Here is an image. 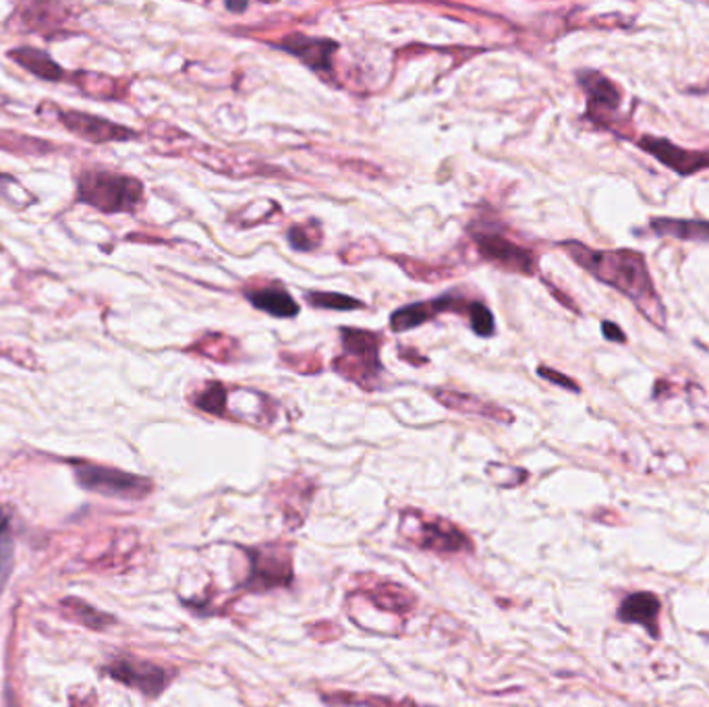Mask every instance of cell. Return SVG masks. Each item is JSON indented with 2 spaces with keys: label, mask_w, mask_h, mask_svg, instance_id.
Returning a JSON list of instances; mask_svg holds the SVG:
<instances>
[{
  "label": "cell",
  "mask_w": 709,
  "mask_h": 707,
  "mask_svg": "<svg viewBox=\"0 0 709 707\" xmlns=\"http://www.w3.org/2000/svg\"><path fill=\"white\" fill-rule=\"evenodd\" d=\"M560 248L594 279H598L599 283L612 286L620 295L629 299L656 329H666V310L647 270L644 253L632 250L599 252L579 241H565L560 243Z\"/></svg>",
  "instance_id": "1"
},
{
  "label": "cell",
  "mask_w": 709,
  "mask_h": 707,
  "mask_svg": "<svg viewBox=\"0 0 709 707\" xmlns=\"http://www.w3.org/2000/svg\"><path fill=\"white\" fill-rule=\"evenodd\" d=\"M78 202L102 214H131L142 205V181L107 169H83L78 174Z\"/></svg>",
  "instance_id": "2"
},
{
  "label": "cell",
  "mask_w": 709,
  "mask_h": 707,
  "mask_svg": "<svg viewBox=\"0 0 709 707\" xmlns=\"http://www.w3.org/2000/svg\"><path fill=\"white\" fill-rule=\"evenodd\" d=\"M401 535L419 551L434 552L440 556L473 552L472 537L458 529L455 523L442 517H427L417 511L401 513Z\"/></svg>",
  "instance_id": "3"
},
{
  "label": "cell",
  "mask_w": 709,
  "mask_h": 707,
  "mask_svg": "<svg viewBox=\"0 0 709 707\" xmlns=\"http://www.w3.org/2000/svg\"><path fill=\"white\" fill-rule=\"evenodd\" d=\"M247 554V577L241 587L250 594H266L272 589H286L295 582L293 570V546L286 542H274L253 548H241Z\"/></svg>",
  "instance_id": "4"
},
{
  "label": "cell",
  "mask_w": 709,
  "mask_h": 707,
  "mask_svg": "<svg viewBox=\"0 0 709 707\" xmlns=\"http://www.w3.org/2000/svg\"><path fill=\"white\" fill-rule=\"evenodd\" d=\"M341 339H343L345 355L334 362V370L348 380L357 382L367 391L374 388V382L382 374V363H379L382 336L376 332L343 329Z\"/></svg>",
  "instance_id": "5"
},
{
  "label": "cell",
  "mask_w": 709,
  "mask_h": 707,
  "mask_svg": "<svg viewBox=\"0 0 709 707\" xmlns=\"http://www.w3.org/2000/svg\"><path fill=\"white\" fill-rule=\"evenodd\" d=\"M73 473H75L79 486L83 489L109 496V498L142 501L154 489L152 479H148V477L121 472L114 467L94 465V463H73Z\"/></svg>",
  "instance_id": "6"
},
{
  "label": "cell",
  "mask_w": 709,
  "mask_h": 707,
  "mask_svg": "<svg viewBox=\"0 0 709 707\" xmlns=\"http://www.w3.org/2000/svg\"><path fill=\"white\" fill-rule=\"evenodd\" d=\"M104 675L111 676L117 683L143 693L150 699H156L174 680L176 673L169 670L154 661L142 658H114L104 666Z\"/></svg>",
  "instance_id": "7"
},
{
  "label": "cell",
  "mask_w": 709,
  "mask_h": 707,
  "mask_svg": "<svg viewBox=\"0 0 709 707\" xmlns=\"http://www.w3.org/2000/svg\"><path fill=\"white\" fill-rule=\"evenodd\" d=\"M472 236L477 252L482 253L484 260L498 267H505L508 272H517L525 276L536 274V255L510 241L508 236L498 235L494 231H473Z\"/></svg>",
  "instance_id": "8"
},
{
  "label": "cell",
  "mask_w": 709,
  "mask_h": 707,
  "mask_svg": "<svg viewBox=\"0 0 709 707\" xmlns=\"http://www.w3.org/2000/svg\"><path fill=\"white\" fill-rule=\"evenodd\" d=\"M637 145L649 156L662 162L666 169H670L672 173L680 176H691V174L709 171V150H687L670 140L654 138V135H644Z\"/></svg>",
  "instance_id": "9"
},
{
  "label": "cell",
  "mask_w": 709,
  "mask_h": 707,
  "mask_svg": "<svg viewBox=\"0 0 709 707\" xmlns=\"http://www.w3.org/2000/svg\"><path fill=\"white\" fill-rule=\"evenodd\" d=\"M473 303L475 301L457 297L455 293H448V295H442V297L432 299V301H424V303H411V305H405V307L394 312L393 317H391V329L394 332H407L411 329H417V326L426 324L429 320H434L442 312H457V314L469 317Z\"/></svg>",
  "instance_id": "10"
},
{
  "label": "cell",
  "mask_w": 709,
  "mask_h": 707,
  "mask_svg": "<svg viewBox=\"0 0 709 707\" xmlns=\"http://www.w3.org/2000/svg\"><path fill=\"white\" fill-rule=\"evenodd\" d=\"M579 85L587 95V117L596 123L612 119L622 104V90L599 71H579Z\"/></svg>",
  "instance_id": "11"
},
{
  "label": "cell",
  "mask_w": 709,
  "mask_h": 707,
  "mask_svg": "<svg viewBox=\"0 0 709 707\" xmlns=\"http://www.w3.org/2000/svg\"><path fill=\"white\" fill-rule=\"evenodd\" d=\"M63 123L73 135L92 143L126 142L135 140L138 133L133 129L107 121L102 117H94L88 112L64 111L59 114Z\"/></svg>",
  "instance_id": "12"
},
{
  "label": "cell",
  "mask_w": 709,
  "mask_h": 707,
  "mask_svg": "<svg viewBox=\"0 0 709 707\" xmlns=\"http://www.w3.org/2000/svg\"><path fill=\"white\" fill-rule=\"evenodd\" d=\"M278 47L284 52L297 57L300 61L307 64L314 71H331L332 57L336 54L338 44L328 38H310L303 33H288L283 42H278Z\"/></svg>",
  "instance_id": "13"
},
{
  "label": "cell",
  "mask_w": 709,
  "mask_h": 707,
  "mask_svg": "<svg viewBox=\"0 0 709 707\" xmlns=\"http://www.w3.org/2000/svg\"><path fill=\"white\" fill-rule=\"evenodd\" d=\"M660 613H662V602L660 597L651 592H637L622 599L620 608H618V618L627 625H639L654 637H660Z\"/></svg>",
  "instance_id": "14"
},
{
  "label": "cell",
  "mask_w": 709,
  "mask_h": 707,
  "mask_svg": "<svg viewBox=\"0 0 709 707\" xmlns=\"http://www.w3.org/2000/svg\"><path fill=\"white\" fill-rule=\"evenodd\" d=\"M245 297L253 307L274 315V317H295L300 314V305L283 284L274 283L266 286H253L245 291Z\"/></svg>",
  "instance_id": "15"
},
{
  "label": "cell",
  "mask_w": 709,
  "mask_h": 707,
  "mask_svg": "<svg viewBox=\"0 0 709 707\" xmlns=\"http://www.w3.org/2000/svg\"><path fill=\"white\" fill-rule=\"evenodd\" d=\"M434 396L440 401L444 407L458 411V413L479 415V417H488V420H494V422H506V424L513 422V415L508 411L500 410L498 405H492V403H484L477 396L453 393V391H436Z\"/></svg>",
  "instance_id": "16"
},
{
  "label": "cell",
  "mask_w": 709,
  "mask_h": 707,
  "mask_svg": "<svg viewBox=\"0 0 709 707\" xmlns=\"http://www.w3.org/2000/svg\"><path fill=\"white\" fill-rule=\"evenodd\" d=\"M9 59L16 61L19 67H23L26 71H30L36 78L47 79V81L64 79L63 67L54 63L52 57L44 50L28 47L13 48V50H9Z\"/></svg>",
  "instance_id": "17"
},
{
  "label": "cell",
  "mask_w": 709,
  "mask_h": 707,
  "mask_svg": "<svg viewBox=\"0 0 709 707\" xmlns=\"http://www.w3.org/2000/svg\"><path fill=\"white\" fill-rule=\"evenodd\" d=\"M362 592L369 596V599L374 602V606L379 608V610L405 614L413 610V606H415V596L411 594L407 587L396 585V583H379V585H374L369 589H362Z\"/></svg>",
  "instance_id": "18"
},
{
  "label": "cell",
  "mask_w": 709,
  "mask_h": 707,
  "mask_svg": "<svg viewBox=\"0 0 709 707\" xmlns=\"http://www.w3.org/2000/svg\"><path fill=\"white\" fill-rule=\"evenodd\" d=\"M651 231L656 235L672 236L680 241H699L709 243V222L706 221H677V219H651Z\"/></svg>",
  "instance_id": "19"
},
{
  "label": "cell",
  "mask_w": 709,
  "mask_h": 707,
  "mask_svg": "<svg viewBox=\"0 0 709 707\" xmlns=\"http://www.w3.org/2000/svg\"><path fill=\"white\" fill-rule=\"evenodd\" d=\"M64 613L69 614L73 620H78L79 625H85L90 629L102 630L111 627L114 623L111 614L94 610L92 606H88L85 602H79L75 597H69L61 602Z\"/></svg>",
  "instance_id": "20"
},
{
  "label": "cell",
  "mask_w": 709,
  "mask_h": 707,
  "mask_svg": "<svg viewBox=\"0 0 709 707\" xmlns=\"http://www.w3.org/2000/svg\"><path fill=\"white\" fill-rule=\"evenodd\" d=\"M191 401L197 410L216 415V417H226V413H229V393L221 382H207L204 388L195 394Z\"/></svg>",
  "instance_id": "21"
},
{
  "label": "cell",
  "mask_w": 709,
  "mask_h": 707,
  "mask_svg": "<svg viewBox=\"0 0 709 707\" xmlns=\"http://www.w3.org/2000/svg\"><path fill=\"white\" fill-rule=\"evenodd\" d=\"M286 239L295 252H314L315 248L322 243V229L315 221L303 222V224L291 226Z\"/></svg>",
  "instance_id": "22"
},
{
  "label": "cell",
  "mask_w": 709,
  "mask_h": 707,
  "mask_svg": "<svg viewBox=\"0 0 709 707\" xmlns=\"http://www.w3.org/2000/svg\"><path fill=\"white\" fill-rule=\"evenodd\" d=\"M324 699L328 704H343V706H362V707H419L413 701H394L386 697H376V695H351V693H334V695H324Z\"/></svg>",
  "instance_id": "23"
},
{
  "label": "cell",
  "mask_w": 709,
  "mask_h": 707,
  "mask_svg": "<svg viewBox=\"0 0 709 707\" xmlns=\"http://www.w3.org/2000/svg\"><path fill=\"white\" fill-rule=\"evenodd\" d=\"M307 303L314 305L317 310H341V312H347V310H355V307H363L362 301L357 299L347 297V295H338V293H307L305 295Z\"/></svg>",
  "instance_id": "24"
},
{
  "label": "cell",
  "mask_w": 709,
  "mask_h": 707,
  "mask_svg": "<svg viewBox=\"0 0 709 707\" xmlns=\"http://www.w3.org/2000/svg\"><path fill=\"white\" fill-rule=\"evenodd\" d=\"M469 324H472L473 332L477 336H492L494 334V315L489 312L488 307L479 301L473 303L472 314H469Z\"/></svg>",
  "instance_id": "25"
},
{
  "label": "cell",
  "mask_w": 709,
  "mask_h": 707,
  "mask_svg": "<svg viewBox=\"0 0 709 707\" xmlns=\"http://www.w3.org/2000/svg\"><path fill=\"white\" fill-rule=\"evenodd\" d=\"M13 570V539L11 534L0 535V594Z\"/></svg>",
  "instance_id": "26"
},
{
  "label": "cell",
  "mask_w": 709,
  "mask_h": 707,
  "mask_svg": "<svg viewBox=\"0 0 709 707\" xmlns=\"http://www.w3.org/2000/svg\"><path fill=\"white\" fill-rule=\"evenodd\" d=\"M537 374L541 377H546V380H550L551 384H558V386H563V388H567V391H573V393H579V391H581V388H579V384H575V380L563 376V374L554 372L550 367H539V370H537Z\"/></svg>",
  "instance_id": "27"
},
{
  "label": "cell",
  "mask_w": 709,
  "mask_h": 707,
  "mask_svg": "<svg viewBox=\"0 0 709 707\" xmlns=\"http://www.w3.org/2000/svg\"><path fill=\"white\" fill-rule=\"evenodd\" d=\"M601 332L608 341H615V343H627V334L620 331V326L615 322H604L601 324Z\"/></svg>",
  "instance_id": "28"
},
{
  "label": "cell",
  "mask_w": 709,
  "mask_h": 707,
  "mask_svg": "<svg viewBox=\"0 0 709 707\" xmlns=\"http://www.w3.org/2000/svg\"><path fill=\"white\" fill-rule=\"evenodd\" d=\"M11 534V511L0 506V535Z\"/></svg>",
  "instance_id": "29"
},
{
  "label": "cell",
  "mask_w": 709,
  "mask_h": 707,
  "mask_svg": "<svg viewBox=\"0 0 709 707\" xmlns=\"http://www.w3.org/2000/svg\"><path fill=\"white\" fill-rule=\"evenodd\" d=\"M4 707H21L19 706V699H17L16 691L11 687L4 689Z\"/></svg>",
  "instance_id": "30"
},
{
  "label": "cell",
  "mask_w": 709,
  "mask_h": 707,
  "mask_svg": "<svg viewBox=\"0 0 709 707\" xmlns=\"http://www.w3.org/2000/svg\"><path fill=\"white\" fill-rule=\"evenodd\" d=\"M13 185H17L16 179H11L7 174H0V198L4 195V189L13 188Z\"/></svg>",
  "instance_id": "31"
},
{
  "label": "cell",
  "mask_w": 709,
  "mask_h": 707,
  "mask_svg": "<svg viewBox=\"0 0 709 707\" xmlns=\"http://www.w3.org/2000/svg\"><path fill=\"white\" fill-rule=\"evenodd\" d=\"M226 9L233 13H241L247 9V2H226Z\"/></svg>",
  "instance_id": "32"
},
{
  "label": "cell",
  "mask_w": 709,
  "mask_h": 707,
  "mask_svg": "<svg viewBox=\"0 0 709 707\" xmlns=\"http://www.w3.org/2000/svg\"><path fill=\"white\" fill-rule=\"evenodd\" d=\"M693 92H697V94H701V92H709V81L708 83H706V85H703V88H697V90H693Z\"/></svg>",
  "instance_id": "33"
}]
</instances>
